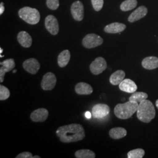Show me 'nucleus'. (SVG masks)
I'll list each match as a JSON object with an SVG mask.
<instances>
[{"mask_svg":"<svg viewBox=\"0 0 158 158\" xmlns=\"http://www.w3.org/2000/svg\"><path fill=\"white\" fill-rule=\"evenodd\" d=\"M56 135L63 143L79 141L85 137L83 127L79 124H71L60 127L57 128Z\"/></svg>","mask_w":158,"mask_h":158,"instance_id":"nucleus-1","label":"nucleus"},{"mask_svg":"<svg viewBox=\"0 0 158 158\" xmlns=\"http://www.w3.org/2000/svg\"><path fill=\"white\" fill-rule=\"evenodd\" d=\"M136 112L138 118L145 123H150L155 118L156 114L152 102L148 100H143L139 103Z\"/></svg>","mask_w":158,"mask_h":158,"instance_id":"nucleus-2","label":"nucleus"},{"mask_svg":"<svg viewBox=\"0 0 158 158\" xmlns=\"http://www.w3.org/2000/svg\"><path fill=\"white\" fill-rule=\"evenodd\" d=\"M138 106V102L130 100L123 104H118L114 108V114L118 118L127 119L137 111Z\"/></svg>","mask_w":158,"mask_h":158,"instance_id":"nucleus-3","label":"nucleus"},{"mask_svg":"<svg viewBox=\"0 0 158 158\" xmlns=\"http://www.w3.org/2000/svg\"><path fill=\"white\" fill-rule=\"evenodd\" d=\"M18 15L25 22L31 25L38 23L40 18L38 10L29 6H25L20 9L18 12Z\"/></svg>","mask_w":158,"mask_h":158,"instance_id":"nucleus-4","label":"nucleus"},{"mask_svg":"<svg viewBox=\"0 0 158 158\" xmlns=\"http://www.w3.org/2000/svg\"><path fill=\"white\" fill-rule=\"evenodd\" d=\"M103 40L101 36L94 34H87L82 40V44L87 49L94 48L101 45Z\"/></svg>","mask_w":158,"mask_h":158,"instance_id":"nucleus-5","label":"nucleus"},{"mask_svg":"<svg viewBox=\"0 0 158 158\" xmlns=\"http://www.w3.org/2000/svg\"><path fill=\"white\" fill-rule=\"evenodd\" d=\"M110 112V107L105 104H97L93 106L91 110L92 116L96 119L106 117Z\"/></svg>","mask_w":158,"mask_h":158,"instance_id":"nucleus-6","label":"nucleus"},{"mask_svg":"<svg viewBox=\"0 0 158 158\" xmlns=\"http://www.w3.org/2000/svg\"><path fill=\"white\" fill-rule=\"evenodd\" d=\"M107 67V64L106 60L102 57H98L91 62L90 65L91 72L94 75H98L102 73Z\"/></svg>","mask_w":158,"mask_h":158,"instance_id":"nucleus-7","label":"nucleus"},{"mask_svg":"<svg viewBox=\"0 0 158 158\" xmlns=\"http://www.w3.org/2000/svg\"><path fill=\"white\" fill-rule=\"evenodd\" d=\"M56 81V76L52 72H48L44 76L40 85L44 90H52L55 88Z\"/></svg>","mask_w":158,"mask_h":158,"instance_id":"nucleus-8","label":"nucleus"},{"mask_svg":"<svg viewBox=\"0 0 158 158\" xmlns=\"http://www.w3.org/2000/svg\"><path fill=\"white\" fill-rule=\"evenodd\" d=\"M23 66L26 72L31 74H36L40 68L38 60L34 58H31L25 60L23 63Z\"/></svg>","mask_w":158,"mask_h":158,"instance_id":"nucleus-9","label":"nucleus"},{"mask_svg":"<svg viewBox=\"0 0 158 158\" xmlns=\"http://www.w3.org/2000/svg\"><path fill=\"white\" fill-rule=\"evenodd\" d=\"M46 29L50 34L53 35H56L59 31V26L56 17L53 15H48L46 17L45 21Z\"/></svg>","mask_w":158,"mask_h":158,"instance_id":"nucleus-10","label":"nucleus"},{"mask_svg":"<svg viewBox=\"0 0 158 158\" xmlns=\"http://www.w3.org/2000/svg\"><path fill=\"white\" fill-rule=\"evenodd\" d=\"M1 67L0 68V82L2 83L4 80V76L6 73L10 72L15 67V62L13 59H8L0 63Z\"/></svg>","mask_w":158,"mask_h":158,"instance_id":"nucleus-11","label":"nucleus"},{"mask_svg":"<svg viewBox=\"0 0 158 158\" xmlns=\"http://www.w3.org/2000/svg\"><path fill=\"white\" fill-rule=\"evenodd\" d=\"M71 12L76 21H81L84 18V6L83 4L79 1L74 2L71 6Z\"/></svg>","mask_w":158,"mask_h":158,"instance_id":"nucleus-12","label":"nucleus"},{"mask_svg":"<svg viewBox=\"0 0 158 158\" xmlns=\"http://www.w3.org/2000/svg\"><path fill=\"white\" fill-rule=\"evenodd\" d=\"M49 111L44 108H40L35 110L31 113L30 118L34 122H44L48 118Z\"/></svg>","mask_w":158,"mask_h":158,"instance_id":"nucleus-13","label":"nucleus"},{"mask_svg":"<svg viewBox=\"0 0 158 158\" xmlns=\"http://www.w3.org/2000/svg\"><path fill=\"white\" fill-rule=\"evenodd\" d=\"M120 90L128 93H134L137 90V85L132 80L125 79L119 85Z\"/></svg>","mask_w":158,"mask_h":158,"instance_id":"nucleus-14","label":"nucleus"},{"mask_svg":"<svg viewBox=\"0 0 158 158\" xmlns=\"http://www.w3.org/2000/svg\"><path fill=\"white\" fill-rule=\"evenodd\" d=\"M148 13V9L145 6H141L133 12L128 17V21L130 23H134L142 18L146 16Z\"/></svg>","mask_w":158,"mask_h":158,"instance_id":"nucleus-15","label":"nucleus"},{"mask_svg":"<svg viewBox=\"0 0 158 158\" xmlns=\"http://www.w3.org/2000/svg\"><path fill=\"white\" fill-rule=\"evenodd\" d=\"M17 40L19 44L23 48H28L32 44V39L31 35L25 31H21L18 34Z\"/></svg>","mask_w":158,"mask_h":158,"instance_id":"nucleus-16","label":"nucleus"},{"mask_svg":"<svg viewBox=\"0 0 158 158\" xmlns=\"http://www.w3.org/2000/svg\"><path fill=\"white\" fill-rule=\"evenodd\" d=\"M126 25L122 23H114L107 25L104 28V31L108 34H117L124 31Z\"/></svg>","mask_w":158,"mask_h":158,"instance_id":"nucleus-17","label":"nucleus"},{"mask_svg":"<svg viewBox=\"0 0 158 158\" xmlns=\"http://www.w3.org/2000/svg\"><path fill=\"white\" fill-rule=\"evenodd\" d=\"M75 91L79 95H90L93 93V89L90 85L84 82H80L76 85Z\"/></svg>","mask_w":158,"mask_h":158,"instance_id":"nucleus-18","label":"nucleus"},{"mask_svg":"<svg viewBox=\"0 0 158 158\" xmlns=\"http://www.w3.org/2000/svg\"><path fill=\"white\" fill-rule=\"evenodd\" d=\"M142 67L147 70H153L158 68V57L149 56L145 57L142 62Z\"/></svg>","mask_w":158,"mask_h":158,"instance_id":"nucleus-19","label":"nucleus"},{"mask_svg":"<svg viewBox=\"0 0 158 158\" xmlns=\"http://www.w3.org/2000/svg\"><path fill=\"white\" fill-rule=\"evenodd\" d=\"M125 73L122 70H118L113 73L110 77V82L114 85H119L125 79Z\"/></svg>","mask_w":158,"mask_h":158,"instance_id":"nucleus-20","label":"nucleus"},{"mask_svg":"<svg viewBox=\"0 0 158 158\" xmlns=\"http://www.w3.org/2000/svg\"><path fill=\"white\" fill-rule=\"evenodd\" d=\"M70 59V53L69 50L62 51L57 57V63L59 67L64 68L68 64Z\"/></svg>","mask_w":158,"mask_h":158,"instance_id":"nucleus-21","label":"nucleus"},{"mask_svg":"<svg viewBox=\"0 0 158 158\" xmlns=\"http://www.w3.org/2000/svg\"><path fill=\"white\" fill-rule=\"evenodd\" d=\"M127 130L121 127L113 128L109 131V135L114 139H121L127 135Z\"/></svg>","mask_w":158,"mask_h":158,"instance_id":"nucleus-22","label":"nucleus"},{"mask_svg":"<svg viewBox=\"0 0 158 158\" xmlns=\"http://www.w3.org/2000/svg\"><path fill=\"white\" fill-rule=\"evenodd\" d=\"M75 157L77 158H94L96 154L89 149H80L75 152Z\"/></svg>","mask_w":158,"mask_h":158,"instance_id":"nucleus-23","label":"nucleus"},{"mask_svg":"<svg viewBox=\"0 0 158 158\" xmlns=\"http://www.w3.org/2000/svg\"><path fill=\"white\" fill-rule=\"evenodd\" d=\"M136 0H125L120 6V8L123 11H128L134 9L137 6Z\"/></svg>","mask_w":158,"mask_h":158,"instance_id":"nucleus-24","label":"nucleus"},{"mask_svg":"<svg viewBox=\"0 0 158 158\" xmlns=\"http://www.w3.org/2000/svg\"><path fill=\"white\" fill-rule=\"evenodd\" d=\"M148 94L144 92H134L130 96L129 100L132 102H135L140 103L142 101L147 100L148 98Z\"/></svg>","mask_w":158,"mask_h":158,"instance_id":"nucleus-25","label":"nucleus"},{"mask_svg":"<svg viewBox=\"0 0 158 158\" xmlns=\"http://www.w3.org/2000/svg\"><path fill=\"white\" fill-rule=\"evenodd\" d=\"M145 155V151L141 148L130 151L128 153V158H142Z\"/></svg>","mask_w":158,"mask_h":158,"instance_id":"nucleus-26","label":"nucleus"},{"mask_svg":"<svg viewBox=\"0 0 158 158\" xmlns=\"http://www.w3.org/2000/svg\"><path fill=\"white\" fill-rule=\"evenodd\" d=\"M10 96V91L7 87L3 85H0V100H7Z\"/></svg>","mask_w":158,"mask_h":158,"instance_id":"nucleus-27","label":"nucleus"},{"mask_svg":"<svg viewBox=\"0 0 158 158\" xmlns=\"http://www.w3.org/2000/svg\"><path fill=\"white\" fill-rule=\"evenodd\" d=\"M46 5L49 9L52 10H56L59 6V0H46Z\"/></svg>","mask_w":158,"mask_h":158,"instance_id":"nucleus-28","label":"nucleus"},{"mask_svg":"<svg viewBox=\"0 0 158 158\" xmlns=\"http://www.w3.org/2000/svg\"><path fill=\"white\" fill-rule=\"evenodd\" d=\"M93 6L96 11H100L103 6L104 0H91Z\"/></svg>","mask_w":158,"mask_h":158,"instance_id":"nucleus-29","label":"nucleus"},{"mask_svg":"<svg viewBox=\"0 0 158 158\" xmlns=\"http://www.w3.org/2000/svg\"><path fill=\"white\" fill-rule=\"evenodd\" d=\"M32 154L29 152H24L19 153L16 156V158H32Z\"/></svg>","mask_w":158,"mask_h":158,"instance_id":"nucleus-30","label":"nucleus"},{"mask_svg":"<svg viewBox=\"0 0 158 158\" xmlns=\"http://www.w3.org/2000/svg\"><path fill=\"white\" fill-rule=\"evenodd\" d=\"M4 10H5V7L4 6V3L1 2V4H0V15L2 14V13L4 11Z\"/></svg>","mask_w":158,"mask_h":158,"instance_id":"nucleus-31","label":"nucleus"},{"mask_svg":"<svg viewBox=\"0 0 158 158\" xmlns=\"http://www.w3.org/2000/svg\"><path fill=\"white\" fill-rule=\"evenodd\" d=\"M90 113H86V117H88V118H90Z\"/></svg>","mask_w":158,"mask_h":158,"instance_id":"nucleus-32","label":"nucleus"},{"mask_svg":"<svg viewBox=\"0 0 158 158\" xmlns=\"http://www.w3.org/2000/svg\"><path fill=\"white\" fill-rule=\"evenodd\" d=\"M40 156H33L32 157V158H40Z\"/></svg>","mask_w":158,"mask_h":158,"instance_id":"nucleus-33","label":"nucleus"},{"mask_svg":"<svg viewBox=\"0 0 158 158\" xmlns=\"http://www.w3.org/2000/svg\"><path fill=\"white\" fill-rule=\"evenodd\" d=\"M156 106L158 108V99L156 100Z\"/></svg>","mask_w":158,"mask_h":158,"instance_id":"nucleus-34","label":"nucleus"},{"mask_svg":"<svg viewBox=\"0 0 158 158\" xmlns=\"http://www.w3.org/2000/svg\"><path fill=\"white\" fill-rule=\"evenodd\" d=\"M0 50H1V52H0V53L1 54V53H2V51H3V50H2V48H1V49H0Z\"/></svg>","mask_w":158,"mask_h":158,"instance_id":"nucleus-35","label":"nucleus"},{"mask_svg":"<svg viewBox=\"0 0 158 158\" xmlns=\"http://www.w3.org/2000/svg\"><path fill=\"white\" fill-rule=\"evenodd\" d=\"M17 72V70H14V72H14V73H15V72Z\"/></svg>","mask_w":158,"mask_h":158,"instance_id":"nucleus-36","label":"nucleus"}]
</instances>
